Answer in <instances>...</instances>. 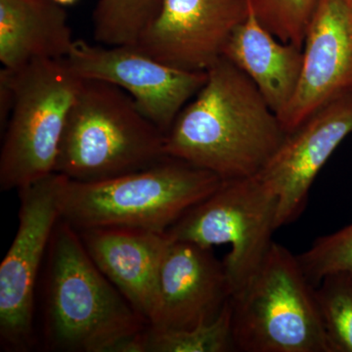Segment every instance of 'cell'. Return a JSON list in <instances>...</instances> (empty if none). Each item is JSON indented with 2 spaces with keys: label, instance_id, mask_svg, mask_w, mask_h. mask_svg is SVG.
<instances>
[{
  "label": "cell",
  "instance_id": "15",
  "mask_svg": "<svg viewBox=\"0 0 352 352\" xmlns=\"http://www.w3.org/2000/svg\"><path fill=\"white\" fill-rule=\"evenodd\" d=\"M226 58L251 78L277 116L283 112L300 82L303 48L285 43L259 24L250 8L224 47Z\"/></svg>",
  "mask_w": 352,
  "mask_h": 352
},
{
  "label": "cell",
  "instance_id": "20",
  "mask_svg": "<svg viewBox=\"0 0 352 352\" xmlns=\"http://www.w3.org/2000/svg\"><path fill=\"white\" fill-rule=\"evenodd\" d=\"M319 0H249L259 24L285 43L303 48Z\"/></svg>",
  "mask_w": 352,
  "mask_h": 352
},
{
  "label": "cell",
  "instance_id": "2",
  "mask_svg": "<svg viewBox=\"0 0 352 352\" xmlns=\"http://www.w3.org/2000/svg\"><path fill=\"white\" fill-rule=\"evenodd\" d=\"M44 268V351L120 352L148 322L113 286L75 227L60 219Z\"/></svg>",
  "mask_w": 352,
  "mask_h": 352
},
{
  "label": "cell",
  "instance_id": "12",
  "mask_svg": "<svg viewBox=\"0 0 352 352\" xmlns=\"http://www.w3.org/2000/svg\"><path fill=\"white\" fill-rule=\"evenodd\" d=\"M352 94V0H319L303 44L293 99L277 116L289 133L329 102Z\"/></svg>",
  "mask_w": 352,
  "mask_h": 352
},
{
  "label": "cell",
  "instance_id": "10",
  "mask_svg": "<svg viewBox=\"0 0 352 352\" xmlns=\"http://www.w3.org/2000/svg\"><path fill=\"white\" fill-rule=\"evenodd\" d=\"M249 14V0H163L134 46L168 66L207 72Z\"/></svg>",
  "mask_w": 352,
  "mask_h": 352
},
{
  "label": "cell",
  "instance_id": "21",
  "mask_svg": "<svg viewBox=\"0 0 352 352\" xmlns=\"http://www.w3.org/2000/svg\"><path fill=\"white\" fill-rule=\"evenodd\" d=\"M296 258L314 287L331 273L352 271V224L317 238L307 251L296 254Z\"/></svg>",
  "mask_w": 352,
  "mask_h": 352
},
{
  "label": "cell",
  "instance_id": "7",
  "mask_svg": "<svg viewBox=\"0 0 352 352\" xmlns=\"http://www.w3.org/2000/svg\"><path fill=\"white\" fill-rule=\"evenodd\" d=\"M277 212V197L258 175L223 180L164 234L212 249L230 245L223 263L233 296L250 283L270 251Z\"/></svg>",
  "mask_w": 352,
  "mask_h": 352
},
{
  "label": "cell",
  "instance_id": "6",
  "mask_svg": "<svg viewBox=\"0 0 352 352\" xmlns=\"http://www.w3.org/2000/svg\"><path fill=\"white\" fill-rule=\"evenodd\" d=\"M13 107L0 154L1 191L19 190L54 173L72 105L82 85L65 59H41L1 69Z\"/></svg>",
  "mask_w": 352,
  "mask_h": 352
},
{
  "label": "cell",
  "instance_id": "3",
  "mask_svg": "<svg viewBox=\"0 0 352 352\" xmlns=\"http://www.w3.org/2000/svg\"><path fill=\"white\" fill-rule=\"evenodd\" d=\"M222 182L210 171L171 157L102 182H75L63 176L61 219L76 230L124 228L166 233Z\"/></svg>",
  "mask_w": 352,
  "mask_h": 352
},
{
  "label": "cell",
  "instance_id": "14",
  "mask_svg": "<svg viewBox=\"0 0 352 352\" xmlns=\"http://www.w3.org/2000/svg\"><path fill=\"white\" fill-rule=\"evenodd\" d=\"M90 258L148 323L159 302V276L170 239L164 233L124 228L78 230Z\"/></svg>",
  "mask_w": 352,
  "mask_h": 352
},
{
  "label": "cell",
  "instance_id": "4",
  "mask_svg": "<svg viewBox=\"0 0 352 352\" xmlns=\"http://www.w3.org/2000/svg\"><path fill=\"white\" fill-rule=\"evenodd\" d=\"M166 134L112 83L83 80L58 153L55 173L95 182L144 170L164 159Z\"/></svg>",
  "mask_w": 352,
  "mask_h": 352
},
{
  "label": "cell",
  "instance_id": "8",
  "mask_svg": "<svg viewBox=\"0 0 352 352\" xmlns=\"http://www.w3.org/2000/svg\"><path fill=\"white\" fill-rule=\"evenodd\" d=\"M63 176L51 173L18 190L19 224L0 265V344L27 352L36 346V291L55 226L61 219Z\"/></svg>",
  "mask_w": 352,
  "mask_h": 352
},
{
  "label": "cell",
  "instance_id": "16",
  "mask_svg": "<svg viewBox=\"0 0 352 352\" xmlns=\"http://www.w3.org/2000/svg\"><path fill=\"white\" fill-rule=\"evenodd\" d=\"M75 43L65 7L53 0H0V61L17 69L64 59Z\"/></svg>",
  "mask_w": 352,
  "mask_h": 352
},
{
  "label": "cell",
  "instance_id": "13",
  "mask_svg": "<svg viewBox=\"0 0 352 352\" xmlns=\"http://www.w3.org/2000/svg\"><path fill=\"white\" fill-rule=\"evenodd\" d=\"M223 261L212 248L184 241L166 247L159 276V302L150 325L190 329L210 323L230 300Z\"/></svg>",
  "mask_w": 352,
  "mask_h": 352
},
{
  "label": "cell",
  "instance_id": "5",
  "mask_svg": "<svg viewBox=\"0 0 352 352\" xmlns=\"http://www.w3.org/2000/svg\"><path fill=\"white\" fill-rule=\"evenodd\" d=\"M230 303L236 351L331 352L315 287L278 243Z\"/></svg>",
  "mask_w": 352,
  "mask_h": 352
},
{
  "label": "cell",
  "instance_id": "18",
  "mask_svg": "<svg viewBox=\"0 0 352 352\" xmlns=\"http://www.w3.org/2000/svg\"><path fill=\"white\" fill-rule=\"evenodd\" d=\"M163 0H98L94 12L95 41L104 45H135L156 20Z\"/></svg>",
  "mask_w": 352,
  "mask_h": 352
},
{
  "label": "cell",
  "instance_id": "22",
  "mask_svg": "<svg viewBox=\"0 0 352 352\" xmlns=\"http://www.w3.org/2000/svg\"><path fill=\"white\" fill-rule=\"evenodd\" d=\"M53 1L56 2L57 4L61 6H72V4L75 3L76 0H53Z\"/></svg>",
  "mask_w": 352,
  "mask_h": 352
},
{
  "label": "cell",
  "instance_id": "19",
  "mask_svg": "<svg viewBox=\"0 0 352 352\" xmlns=\"http://www.w3.org/2000/svg\"><path fill=\"white\" fill-rule=\"evenodd\" d=\"M315 296L331 352H352V271L326 275Z\"/></svg>",
  "mask_w": 352,
  "mask_h": 352
},
{
  "label": "cell",
  "instance_id": "1",
  "mask_svg": "<svg viewBox=\"0 0 352 352\" xmlns=\"http://www.w3.org/2000/svg\"><path fill=\"white\" fill-rule=\"evenodd\" d=\"M286 136L251 78L221 57L166 134L164 153L222 180L238 179L258 175Z\"/></svg>",
  "mask_w": 352,
  "mask_h": 352
},
{
  "label": "cell",
  "instance_id": "17",
  "mask_svg": "<svg viewBox=\"0 0 352 352\" xmlns=\"http://www.w3.org/2000/svg\"><path fill=\"white\" fill-rule=\"evenodd\" d=\"M234 351L230 300L210 323L190 329L159 328L148 324L120 349V352Z\"/></svg>",
  "mask_w": 352,
  "mask_h": 352
},
{
  "label": "cell",
  "instance_id": "11",
  "mask_svg": "<svg viewBox=\"0 0 352 352\" xmlns=\"http://www.w3.org/2000/svg\"><path fill=\"white\" fill-rule=\"evenodd\" d=\"M352 133V94L329 102L287 133L259 177L278 199L277 226L295 221L305 210L315 177Z\"/></svg>",
  "mask_w": 352,
  "mask_h": 352
},
{
  "label": "cell",
  "instance_id": "9",
  "mask_svg": "<svg viewBox=\"0 0 352 352\" xmlns=\"http://www.w3.org/2000/svg\"><path fill=\"white\" fill-rule=\"evenodd\" d=\"M64 59L80 78L102 80L124 89L164 134L207 80V72L168 66L134 45L75 41Z\"/></svg>",
  "mask_w": 352,
  "mask_h": 352
}]
</instances>
